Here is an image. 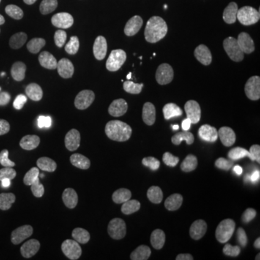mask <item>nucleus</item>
Returning a JSON list of instances; mask_svg holds the SVG:
<instances>
[{"label": "nucleus", "instance_id": "obj_4", "mask_svg": "<svg viewBox=\"0 0 260 260\" xmlns=\"http://www.w3.org/2000/svg\"><path fill=\"white\" fill-rule=\"evenodd\" d=\"M199 58L210 73H239L260 61V0H213L199 22Z\"/></svg>", "mask_w": 260, "mask_h": 260}, {"label": "nucleus", "instance_id": "obj_10", "mask_svg": "<svg viewBox=\"0 0 260 260\" xmlns=\"http://www.w3.org/2000/svg\"><path fill=\"white\" fill-rule=\"evenodd\" d=\"M0 155H4V148H0Z\"/></svg>", "mask_w": 260, "mask_h": 260}, {"label": "nucleus", "instance_id": "obj_7", "mask_svg": "<svg viewBox=\"0 0 260 260\" xmlns=\"http://www.w3.org/2000/svg\"><path fill=\"white\" fill-rule=\"evenodd\" d=\"M213 260H239V256H213Z\"/></svg>", "mask_w": 260, "mask_h": 260}, {"label": "nucleus", "instance_id": "obj_9", "mask_svg": "<svg viewBox=\"0 0 260 260\" xmlns=\"http://www.w3.org/2000/svg\"><path fill=\"white\" fill-rule=\"evenodd\" d=\"M4 4H8V0H0V11H4Z\"/></svg>", "mask_w": 260, "mask_h": 260}, {"label": "nucleus", "instance_id": "obj_6", "mask_svg": "<svg viewBox=\"0 0 260 260\" xmlns=\"http://www.w3.org/2000/svg\"><path fill=\"white\" fill-rule=\"evenodd\" d=\"M22 112H25V94H22V87H18L8 73H0V126H4V123H15Z\"/></svg>", "mask_w": 260, "mask_h": 260}, {"label": "nucleus", "instance_id": "obj_2", "mask_svg": "<svg viewBox=\"0 0 260 260\" xmlns=\"http://www.w3.org/2000/svg\"><path fill=\"white\" fill-rule=\"evenodd\" d=\"M228 224V203L206 188H170L134 217V242L148 260H195Z\"/></svg>", "mask_w": 260, "mask_h": 260}, {"label": "nucleus", "instance_id": "obj_8", "mask_svg": "<svg viewBox=\"0 0 260 260\" xmlns=\"http://www.w3.org/2000/svg\"><path fill=\"white\" fill-rule=\"evenodd\" d=\"M256 116H260V90H256Z\"/></svg>", "mask_w": 260, "mask_h": 260}, {"label": "nucleus", "instance_id": "obj_5", "mask_svg": "<svg viewBox=\"0 0 260 260\" xmlns=\"http://www.w3.org/2000/svg\"><path fill=\"white\" fill-rule=\"evenodd\" d=\"M184 0H116V8L130 18V22H141V25H152V22H162L170 18Z\"/></svg>", "mask_w": 260, "mask_h": 260}, {"label": "nucleus", "instance_id": "obj_3", "mask_svg": "<svg viewBox=\"0 0 260 260\" xmlns=\"http://www.w3.org/2000/svg\"><path fill=\"white\" fill-rule=\"evenodd\" d=\"M25 58L47 83L73 98H105L119 65L105 40L73 22H44L25 37Z\"/></svg>", "mask_w": 260, "mask_h": 260}, {"label": "nucleus", "instance_id": "obj_1", "mask_svg": "<svg viewBox=\"0 0 260 260\" xmlns=\"http://www.w3.org/2000/svg\"><path fill=\"white\" fill-rule=\"evenodd\" d=\"M138 177L116 159H98L69 170L47 195V232L65 246H94L123 220L134 203Z\"/></svg>", "mask_w": 260, "mask_h": 260}]
</instances>
